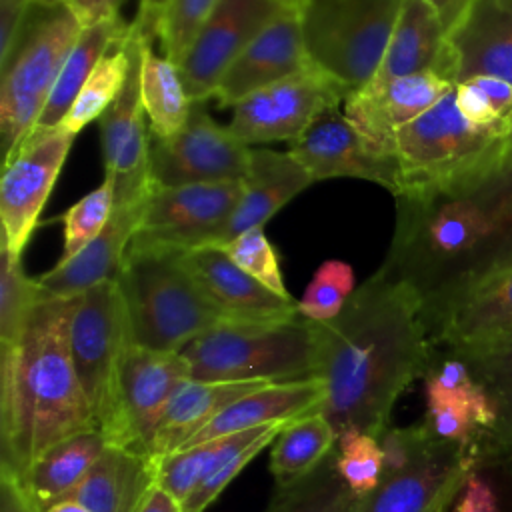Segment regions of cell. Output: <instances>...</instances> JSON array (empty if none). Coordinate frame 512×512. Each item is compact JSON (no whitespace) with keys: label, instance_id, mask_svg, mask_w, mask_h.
<instances>
[{"label":"cell","instance_id":"cell-1","mask_svg":"<svg viewBox=\"0 0 512 512\" xmlns=\"http://www.w3.org/2000/svg\"><path fill=\"white\" fill-rule=\"evenodd\" d=\"M316 334L326 386L320 412L338 438L350 430L380 438L400 394L432 362L420 296L376 270L334 320L316 322Z\"/></svg>","mask_w":512,"mask_h":512},{"label":"cell","instance_id":"cell-2","mask_svg":"<svg viewBox=\"0 0 512 512\" xmlns=\"http://www.w3.org/2000/svg\"><path fill=\"white\" fill-rule=\"evenodd\" d=\"M78 302L42 298L18 342L0 346V466L16 476L52 446L98 430L70 352Z\"/></svg>","mask_w":512,"mask_h":512},{"label":"cell","instance_id":"cell-3","mask_svg":"<svg viewBox=\"0 0 512 512\" xmlns=\"http://www.w3.org/2000/svg\"><path fill=\"white\" fill-rule=\"evenodd\" d=\"M116 280L132 344L182 352L196 338L232 324L186 270L180 252L128 250Z\"/></svg>","mask_w":512,"mask_h":512},{"label":"cell","instance_id":"cell-4","mask_svg":"<svg viewBox=\"0 0 512 512\" xmlns=\"http://www.w3.org/2000/svg\"><path fill=\"white\" fill-rule=\"evenodd\" d=\"M82 24L66 0H32L0 60V134L4 162L36 128Z\"/></svg>","mask_w":512,"mask_h":512},{"label":"cell","instance_id":"cell-5","mask_svg":"<svg viewBox=\"0 0 512 512\" xmlns=\"http://www.w3.org/2000/svg\"><path fill=\"white\" fill-rule=\"evenodd\" d=\"M182 354L196 380L318 378L316 322L300 314L280 322L224 324L190 342Z\"/></svg>","mask_w":512,"mask_h":512},{"label":"cell","instance_id":"cell-6","mask_svg":"<svg viewBox=\"0 0 512 512\" xmlns=\"http://www.w3.org/2000/svg\"><path fill=\"white\" fill-rule=\"evenodd\" d=\"M406 0H304L308 56L346 92L364 88L390 42Z\"/></svg>","mask_w":512,"mask_h":512},{"label":"cell","instance_id":"cell-7","mask_svg":"<svg viewBox=\"0 0 512 512\" xmlns=\"http://www.w3.org/2000/svg\"><path fill=\"white\" fill-rule=\"evenodd\" d=\"M504 136L466 120L450 90L428 112L396 132L394 158L400 176L396 196L466 180L486 164Z\"/></svg>","mask_w":512,"mask_h":512},{"label":"cell","instance_id":"cell-8","mask_svg":"<svg viewBox=\"0 0 512 512\" xmlns=\"http://www.w3.org/2000/svg\"><path fill=\"white\" fill-rule=\"evenodd\" d=\"M128 344L132 340L118 280L82 292L72 318L70 352L98 430L108 440L116 428L118 370Z\"/></svg>","mask_w":512,"mask_h":512},{"label":"cell","instance_id":"cell-9","mask_svg":"<svg viewBox=\"0 0 512 512\" xmlns=\"http://www.w3.org/2000/svg\"><path fill=\"white\" fill-rule=\"evenodd\" d=\"M480 450L442 440L422 422L410 458L360 496L352 512H434L448 508L476 472Z\"/></svg>","mask_w":512,"mask_h":512},{"label":"cell","instance_id":"cell-10","mask_svg":"<svg viewBox=\"0 0 512 512\" xmlns=\"http://www.w3.org/2000/svg\"><path fill=\"white\" fill-rule=\"evenodd\" d=\"M240 194L242 182L152 186L128 250L190 252L220 246Z\"/></svg>","mask_w":512,"mask_h":512},{"label":"cell","instance_id":"cell-11","mask_svg":"<svg viewBox=\"0 0 512 512\" xmlns=\"http://www.w3.org/2000/svg\"><path fill=\"white\" fill-rule=\"evenodd\" d=\"M252 148L230 126L218 124L206 102H192L184 128L170 138L150 142V180L154 188L184 184L242 182Z\"/></svg>","mask_w":512,"mask_h":512},{"label":"cell","instance_id":"cell-12","mask_svg":"<svg viewBox=\"0 0 512 512\" xmlns=\"http://www.w3.org/2000/svg\"><path fill=\"white\" fill-rule=\"evenodd\" d=\"M346 88L310 66L252 92L232 106L230 130L246 144L294 142L328 106L342 104Z\"/></svg>","mask_w":512,"mask_h":512},{"label":"cell","instance_id":"cell-13","mask_svg":"<svg viewBox=\"0 0 512 512\" xmlns=\"http://www.w3.org/2000/svg\"><path fill=\"white\" fill-rule=\"evenodd\" d=\"M74 138L60 126L34 128L4 162L0 184L2 242L18 256H22L38 224Z\"/></svg>","mask_w":512,"mask_h":512},{"label":"cell","instance_id":"cell-14","mask_svg":"<svg viewBox=\"0 0 512 512\" xmlns=\"http://www.w3.org/2000/svg\"><path fill=\"white\" fill-rule=\"evenodd\" d=\"M192 378L182 352L128 344L118 370L116 428L110 444L146 452L174 392Z\"/></svg>","mask_w":512,"mask_h":512},{"label":"cell","instance_id":"cell-15","mask_svg":"<svg viewBox=\"0 0 512 512\" xmlns=\"http://www.w3.org/2000/svg\"><path fill=\"white\" fill-rule=\"evenodd\" d=\"M286 10L278 0H220L178 64L190 100L212 98L236 58Z\"/></svg>","mask_w":512,"mask_h":512},{"label":"cell","instance_id":"cell-16","mask_svg":"<svg viewBox=\"0 0 512 512\" xmlns=\"http://www.w3.org/2000/svg\"><path fill=\"white\" fill-rule=\"evenodd\" d=\"M338 106L324 108L304 134L290 144L288 152L308 170L314 182L360 178L396 196L400 190L396 158L378 156Z\"/></svg>","mask_w":512,"mask_h":512},{"label":"cell","instance_id":"cell-17","mask_svg":"<svg viewBox=\"0 0 512 512\" xmlns=\"http://www.w3.org/2000/svg\"><path fill=\"white\" fill-rule=\"evenodd\" d=\"M454 86L438 72H418L350 92L342 112L378 156L394 158L396 132L428 112Z\"/></svg>","mask_w":512,"mask_h":512},{"label":"cell","instance_id":"cell-18","mask_svg":"<svg viewBox=\"0 0 512 512\" xmlns=\"http://www.w3.org/2000/svg\"><path fill=\"white\" fill-rule=\"evenodd\" d=\"M426 420L430 432L442 440L480 450L490 434L496 412L466 360L456 354L430 362L426 370Z\"/></svg>","mask_w":512,"mask_h":512},{"label":"cell","instance_id":"cell-19","mask_svg":"<svg viewBox=\"0 0 512 512\" xmlns=\"http://www.w3.org/2000/svg\"><path fill=\"white\" fill-rule=\"evenodd\" d=\"M434 346L470 356L512 338V266L462 292L430 328Z\"/></svg>","mask_w":512,"mask_h":512},{"label":"cell","instance_id":"cell-20","mask_svg":"<svg viewBox=\"0 0 512 512\" xmlns=\"http://www.w3.org/2000/svg\"><path fill=\"white\" fill-rule=\"evenodd\" d=\"M180 260L208 300L232 324L280 322L298 316V302L282 298L244 272L222 246L180 252Z\"/></svg>","mask_w":512,"mask_h":512},{"label":"cell","instance_id":"cell-21","mask_svg":"<svg viewBox=\"0 0 512 512\" xmlns=\"http://www.w3.org/2000/svg\"><path fill=\"white\" fill-rule=\"evenodd\" d=\"M310 66L314 64L308 56L300 10L288 8L236 58L222 76L212 98H216L220 108H232L252 92Z\"/></svg>","mask_w":512,"mask_h":512},{"label":"cell","instance_id":"cell-22","mask_svg":"<svg viewBox=\"0 0 512 512\" xmlns=\"http://www.w3.org/2000/svg\"><path fill=\"white\" fill-rule=\"evenodd\" d=\"M446 44L454 84L480 74L512 84V0H474Z\"/></svg>","mask_w":512,"mask_h":512},{"label":"cell","instance_id":"cell-23","mask_svg":"<svg viewBox=\"0 0 512 512\" xmlns=\"http://www.w3.org/2000/svg\"><path fill=\"white\" fill-rule=\"evenodd\" d=\"M144 204L146 198L114 206L106 228L88 246L64 262H56L52 270L36 278L40 290L46 296L70 298L106 280H116L140 224Z\"/></svg>","mask_w":512,"mask_h":512},{"label":"cell","instance_id":"cell-24","mask_svg":"<svg viewBox=\"0 0 512 512\" xmlns=\"http://www.w3.org/2000/svg\"><path fill=\"white\" fill-rule=\"evenodd\" d=\"M310 184H314V178L290 152L252 148L250 168L242 180V194L222 234L220 246L246 230L264 228L280 208Z\"/></svg>","mask_w":512,"mask_h":512},{"label":"cell","instance_id":"cell-25","mask_svg":"<svg viewBox=\"0 0 512 512\" xmlns=\"http://www.w3.org/2000/svg\"><path fill=\"white\" fill-rule=\"evenodd\" d=\"M428 70L452 82L446 30L426 0H406L386 52L366 86H380Z\"/></svg>","mask_w":512,"mask_h":512},{"label":"cell","instance_id":"cell-26","mask_svg":"<svg viewBox=\"0 0 512 512\" xmlns=\"http://www.w3.org/2000/svg\"><path fill=\"white\" fill-rule=\"evenodd\" d=\"M272 384L268 380H196L188 378L172 396L146 454L162 458L186 446L204 426L238 398Z\"/></svg>","mask_w":512,"mask_h":512},{"label":"cell","instance_id":"cell-27","mask_svg":"<svg viewBox=\"0 0 512 512\" xmlns=\"http://www.w3.org/2000/svg\"><path fill=\"white\" fill-rule=\"evenodd\" d=\"M324 396L326 386L322 378L266 384L224 408L186 446L202 444L220 436L244 432L272 422L296 420L300 416L322 410Z\"/></svg>","mask_w":512,"mask_h":512},{"label":"cell","instance_id":"cell-28","mask_svg":"<svg viewBox=\"0 0 512 512\" xmlns=\"http://www.w3.org/2000/svg\"><path fill=\"white\" fill-rule=\"evenodd\" d=\"M154 486L156 474L150 454L108 444L70 500L90 512H138Z\"/></svg>","mask_w":512,"mask_h":512},{"label":"cell","instance_id":"cell-29","mask_svg":"<svg viewBox=\"0 0 512 512\" xmlns=\"http://www.w3.org/2000/svg\"><path fill=\"white\" fill-rule=\"evenodd\" d=\"M108 444L102 430L72 436L44 452L16 478L32 506L46 512L72 498Z\"/></svg>","mask_w":512,"mask_h":512},{"label":"cell","instance_id":"cell-30","mask_svg":"<svg viewBox=\"0 0 512 512\" xmlns=\"http://www.w3.org/2000/svg\"><path fill=\"white\" fill-rule=\"evenodd\" d=\"M470 196L492 224L488 252L490 276L512 264V132H508L486 164L462 182L452 184Z\"/></svg>","mask_w":512,"mask_h":512},{"label":"cell","instance_id":"cell-31","mask_svg":"<svg viewBox=\"0 0 512 512\" xmlns=\"http://www.w3.org/2000/svg\"><path fill=\"white\" fill-rule=\"evenodd\" d=\"M140 98L152 138L178 134L192 112L178 64L156 54L150 36H144L140 48Z\"/></svg>","mask_w":512,"mask_h":512},{"label":"cell","instance_id":"cell-32","mask_svg":"<svg viewBox=\"0 0 512 512\" xmlns=\"http://www.w3.org/2000/svg\"><path fill=\"white\" fill-rule=\"evenodd\" d=\"M130 30L120 16L102 20L94 26H88L80 32L72 52L68 54L62 72L56 80V86L38 118V130H52L62 124L66 114L70 112L76 96L80 94L82 86L102 60V56L116 44Z\"/></svg>","mask_w":512,"mask_h":512},{"label":"cell","instance_id":"cell-33","mask_svg":"<svg viewBox=\"0 0 512 512\" xmlns=\"http://www.w3.org/2000/svg\"><path fill=\"white\" fill-rule=\"evenodd\" d=\"M460 358L484 386L496 412L494 426L480 446V460L486 456L512 476V338Z\"/></svg>","mask_w":512,"mask_h":512},{"label":"cell","instance_id":"cell-34","mask_svg":"<svg viewBox=\"0 0 512 512\" xmlns=\"http://www.w3.org/2000/svg\"><path fill=\"white\" fill-rule=\"evenodd\" d=\"M338 434L318 410L290 420L272 442L270 472L276 486H288L310 472L336 448Z\"/></svg>","mask_w":512,"mask_h":512},{"label":"cell","instance_id":"cell-35","mask_svg":"<svg viewBox=\"0 0 512 512\" xmlns=\"http://www.w3.org/2000/svg\"><path fill=\"white\" fill-rule=\"evenodd\" d=\"M140 34V26L132 22L130 30L122 38H118L116 44L102 56V60L82 86L80 94L76 96L60 128L76 136L90 122L100 120V116L116 102L128 80L132 56L140 42Z\"/></svg>","mask_w":512,"mask_h":512},{"label":"cell","instance_id":"cell-36","mask_svg":"<svg viewBox=\"0 0 512 512\" xmlns=\"http://www.w3.org/2000/svg\"><path fill=\"white\" fill-rule=\"evenodd\" d=\"M286 422H272L244 432L214 438V450L202 482L182 502V512H204L218 494L246 468V464L268 448L282 432Z\"/></svg>","mask_w":512,"mask_h":512},{"label":"cell","instance_id":"cell-37","mask_svg":"<svg viewBox=\"0 0 512 512\" xmlns=\"http://www.w3.org/2000/svg\"><path fill=\"white\" fill-rule=\"evenodd\" d=\"M356 500L338 472L334 448L308 476L276 486L266 512H352Z\"/></svg>","mask_w":512,"mask_h":512},{"label":"cell","instance_id":"cell-38","mask_svg":"<svg viewBox=\"0 0 512 512\" xmlns=\"http://www.w3.org/2000/svg\"><path fill=\"white\" fill-rule=\"evenodd\" d=\"M46 298L38 282L32 280L18 254L2 242L0 254V346L18 342L34 306Z\"/></svg>","mask_w":512,"mask_h":512},{"label":"cell","instance_id":"cell-39","mask_svg":"<svg viewBox=\"0 0 512 512\" xmlns=\"http://www.w3.org/2000/svg\"><path fill=\"white\" fill-rule=\"evenodd\" d=\"M354 268L338 258L324 260L298 300V314L310 322L334 320L354 294Z\"/></svg>","mask_w":512,"mask_h":512},{"label":"cell","instance_id":"cell-40","mask_svg":"<svg viewBox=\"0 0 512 512\" xmlns=\"http://www.w3.org/2000/svg\"><path fill=\"white\" fill-rule=\"evenodd\" d=\"M114 206V184L104 176V182L98 188L82 196L64 212V246L58 262L76 256L84 246H88L106 228Z\"/></svg>","mask_w":512,"mask_h":512},{"label":"cell","instance_id":"cell-41","mask_svg":"<svg viewBox=\"0 0 512 512\" xmlns=\"http://www.w3.org/2000/svg\"><path fill=\"white\" fill-rule=\"evenodd\" d=\"M336 466L348 488L360 498L370 494L382 480L384 454L372 434L350 430L338 438Z\"/></svg>","mask_w":512,"mask_h":512},{"label":"cell","instance_id":"cell-42","mask_svg":"<svg viewBox=\"0 0 512 512\" xmlns=\"http://www.w3.org/2000/svg\"><path fill=\"white\" fill-rule=\"evenodd\" d=\"M226 254L252 278L282 298H292L280 270L276 248L266 238L264 228H252L222 246Z\"/></svg>","mask_w":512,"mask_h":512},{"label":"cell","instance_id":"cell-43","mask_svg":"<svg viewBox=\"0 0 512 512\" xmlns=\"http://www.w3.org/2000/svg\"><path fill=\"white\" fill-rule=\"evenodd\" d=\"M214 450V440L180 448L172 454L154 460L156 486L168 492L180 504L196 490L202 482L210 456Z\"/></svg>","mask_w":512,"mask_h":512},{"label":"cell","instance_id":"cell-44","mask_svg":"<svg viewBox=\"0 0 512 512\" xmlns=\"http://www.w3.org/2000/svg\"><path fill=\"white\" fill-rule=\"evenodd\" d=\"M220 0H170L158 30L156 38H160L164 56L172 62L180 64L190 44L194 42L198 30L216 8Z\"/></svg>","mask_w":512,"mask_h":512},{"label":"cell","instance_id":"cell-45","mask_svg":"<svg viewBox=\"0 0 512 512\" xmlns=\"http://www.w3.org/2000/svg\"><path fill=\"white\" fill-rule=\"evenodd\" d=\"M456 512H498L494 490L476 472L464 484Z\"/></svg>","mask_w":512,"mask_h":512},{"label":"cell","instance_id":"cell-46","mask_svg":"<svg viewBox=\"0 0 512 512\" xmlns=\"http://www.w3.org/2000/svg\"><path fill=\"white\" fill-rule=\"evenodd\" d=\"M32 0H0V60L18 36Z\"/></svg>","mask_w":512,"mask_h":512},{"label":"cell","instance_id":"cell-47","mask_svg":"<svg viewBox=\"0 0 512 512\" xmlns=\"http://www.w3.org/2000/svg\"><path fill=\"white\" fill-rule=\"evenodd\" d=\"M124 0H66L82 28L94 26L102 20L120 16V6Z\"/></svg>","mask_w":512,"mask_h":512},{"label":"cell","instance_id":"cell-48","mask_svg":"<svg viewBox=\"0 0 512 512\" xmlns=\"http://www.w3.org/2000/svg\"><path fill=\"white\" fill-rule=\"evenodd\" d=\"M0 512H38L24 494L18 478L0 466Z\"/></svg>","mask_w":512,"mask_h":512},{"label":"cell","instance_id":"cell-49","mask_svg":"<svg viewBox=\"0 0 512 512\" xmlns=\"http://www.w3.org/2000/svg\"><path fill=\"white\" fill-rule=\"evenodd\" d=\"M426 2L436 10L448 36V32L460 22V18L466 14V10L474 0H426Z\"/></svg>","mask_w":512,"mask_h":512},{"label":"cell","instance_id":"cell-50","mask_svg":"<svg viewBox=\"0 0 512 512\" xmlns=\"http://www.w3.org/2000/svg\"><path fill=\"white\" fill-rule=\"evenodd\" d=\"M170 0H140V10L136 16V24L142 28V32L150 38H156V30L160 24V18L166 10Z\"/></svg>","mask_w":512,"mask_h":512},{"label":"cell","instance_id":"cell-51","mask_svg":"<svg viewBox=\"0 0 512 512\" xmlns=\"http://www.w3.org/2000/svg\"><path fill=\"white\" fill-rule=\"evenodd\" d=\"M138 512H182V504L174 500L168 492H164L160 486H154Z\"/></svg>","mask_w":512,"mask_h":512},{"label":"cell","instance_id":"cell-52","mask_svg":"<svg viewBox=\"0 0 512 512\" xmlns=\"http://www.w3.org/2000/svg\"><path fill=\"white\" fill-rule=\"evenodd\" d=\"M46 512H90V510H88L86 506L78 504L76 500H64V502H60V504L48 508Z\"/></svg>","mask_w":512,"mask_h":512},{"label":"cell","instance_id":"cell-53","mask_svg":"<svg viewBox=\"0 0 512 512\" xmlns=\"http://www.w3.org/2000/svg\"><path fill=\"white\" fill-rule=\"evenodd\" d=\"M278 2H282V4H286L288 8H302V4H304V0H278Z\"/></svg>","mask_w":512,"mask_h":512},{"label":"cell","instance_id":"cell-54","mask_svg":"<svg viewBox=\"0 0 512 512\" xmlns=\"http://www.w3.org/2000/svg\"><path fill=\"white\" fill-rule=\"evenodd\" d=\"M508 132H512V120H510V124H508Z\"/></svg>","mask_w":512,"mask_h":512},{"label":"cell","instance_id":"cell-55","mask_svg":"<svg viewBox=\"0 0 512 512\" xmlns=\"http://www.w3.org/2000/svg\"><path fill=\"white\" fill-rule=\"evenodd\" d=\"M434 512H446V508H440V510H434Z\"/></svg>","mask_w":512,"mask_h":512},{"label":"cell","instance_id":"cell-56","mask_svg":"<svg viewBox=\"0 0 512 512\" xmlns=\"http://www.w3.org/2000/svg\"><path fill=\"white\" fill-rule=\"evenodd\" d=\"M510 266H512V264H510Z\"/></svg>","mask_w":512,"mask_h":512}]
</instances>
